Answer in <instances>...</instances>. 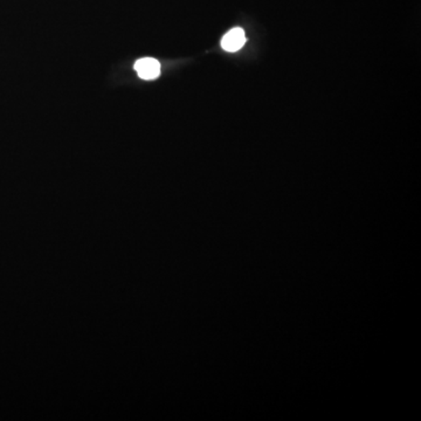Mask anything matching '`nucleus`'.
Returning a JSON list of instances; mask_svg holds the SVG:
<instances>
[{"instance_id": "1", "label": "nucleus", "mask_w": 421, "mask_h": 421, "mask_svg": "<svg viewBox=\"0 0 421 421\" xmlns=\"http://www.w3.org/2000/svg\"><path fill=\"white\" fill-rule=\"evenodd\" d=\"M138 76L143 80H155L160 74V63L152 58H143L135 63Z\"/></svg>"}, {"instance_id": "2", "label": "nucleus", "mask_w": 421, "mask_h": 421, "mask_svg": "<svg viewBox=\"0 0 421 421\" xmlns=\"http://www.w3.org/2000/svg\"><path fill=\"white\" fill-rule=\"evenodd\" d=\"M245 32L242 28L237 27L226 33L222 40V47L227 52H237L245 45Z\"/></svg>"}]
</instances>
